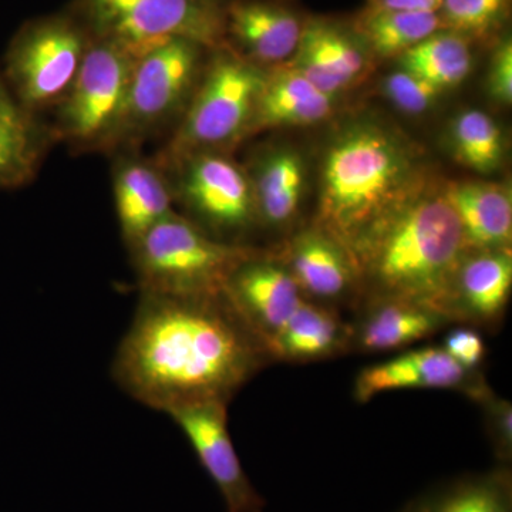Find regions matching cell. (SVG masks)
I'll return each instance as SVG.
<instances>
[{"instance_id": "2", "label": "cell", "mask_w": 512, "mask_h": 512, "mask_svg": "<svg viewBox=\"0 0 512 512\" xmlns=\"http://www.w3.org/2000/svg\"><path fill=\"white\" fill-rule=\"evenodd\" d=\"M427 184L416 147L403 134L375 120L350 121L323 154L313 225L352 256L376 225Z\"/></svg>"}, {"instance_id": "17", "label": "cell", "mask_w": 512, "mask_h": 512, "mask_svg": "<svg viewBox=\"0 0 512 512\" xmlns=\"http://www.w3.org/2000/svg\"><path fill=\"white\" fill-rule=\"evenodd\" d=\"M512 289L511 249L467 251L448 296L450 322L493 326L503 318Z\"/></svg>"}, {"instance_id": "5", "label": "cell", "mask_w": 512, "mask_h": 512, "mask_svg": "<svg viewBox=\"0 0 512 512\" xmlns=\"http://www.w3.org/2000/svg\"><path fill=\"white\" fill-rule=\"evenodd\" d=\"M127 251L140 292L210 296L258 249L218 241L174 211Z\"/></svg>"}, {"instance_id": "32", "label": "cell", "mask_w": 512, "mask_h": 512, "mask_svg": "<svg viewBox=\"0 0 512 512\" xmlns=\"http://www.w3.org/2000/svg\"><path fill=\"white\" fill-rule=\"evenodd\" d=\"M487 92L491 100L501 106L512 103V40L503 36L498 40L488 64Z\"/></svg>"}, {"instance_id": "1", "label": "cell", "mask_w": 512, "mask_h": 512, "mask_svg": "<svg viewBox=\"0 0 512 512\" xmlns=\"http://www.w3.org/2000/svg\"><path fill=\"white\" fill-rule=\"evenodd\" d=\"M268 362L264 343L225 293L140 292L111 376L131 399L168 414L192 403H228Z\"/></svg>"}, {"instance_id": "19", "label": "cell", "mask_w": 512, "mask_h": 512, "mask_svg": "<svg viewBox=\"0 0 512 512\" xmlns=\"http://www.w3.org/2000/svg\"><path fill=\"white\" fill-rule=\"evenodd\" d=\"M335 97L320 92L289 63L266 69L259 92L252 134L284 127H308L328 120Z\"/></svg>"}, {"instance_id": "7", "label": "cell", "mask_w": 512, "mask_h": 512, "mask_svg": "<svg viewBox=\"0 0 512 512\" xmlns=\"http://www.w3.org/2000/svg\"><path fill=\"white\" fill-rule=\"evenodd\" d=\"M210 52L191 40L171 39L138 57L111 154L140 151L151 138L168 130L173 133L200 83Z\"/></svg>"}, {"instance_id": "23", "label": "cell", "mask_w": 512, "mask_h": 512, "mask_svg": "<svg viewBox=\"0 0 512 512\" xmlns=\"http://www.w3.org/2000/svg\"><path fill=\"white\" fill-rule=\"evenodd\" d=\"M254 190L258 224L282 228L298 214L306 183L301 154L291 148H276L262 154L245 168Z\"/></svg>"}, {"instance_id": "4", "label": "cell", "mask_w": 512, "mask_h": 512, "mask_svg": "<svg viewBox=\"0 0 512 512\" xmlns=\"http://www.w3.org/2000/svg\"><path fill=\"white\" fill-rule=\"evenodd\" d=\"M265 72L231 47L211 50L183 119L154 160L167 163L201 151L229 153L252 136Z\"/></svg>"}, {"instance_id": "12", "label": "cell", "mask_w": 512, "mask_h": 512, "mask_svg": "<svg viewBox=\"0 0 512 512\" xmlns=\"http://www.w3.org/2000/svg\"><path fill=\"white\" fill-rule=\"evenodd\" d=\"M224 293L264 346L305 301L284 262L261 249L232 272Z\"/></svg>"}, {"instance_id": "24", "label": "cell", "mask_w": 512, "mask_h": 512, "mask_svg": "<svg viewBox=\"0 0 512 512\" xmlns=\"http://www.w3.org/2000/svg\"><path fill=\"white\" fill-rule=\"evenodd\" d=\"M50 140V128L20 106L0 82V185H20L35 177Z\"/></svg>"}, {"instance_id": "6", "label": "cell", "mask_w": 512, "mask_h": 512, "mask_svg": "<svg viewBox=\"0 0 512 512\" xmlns=\"http://www.w3.org/2000/svg\"><path fill=\"white\" fill-rule=\"evenodd\" d=\"M224 0H73L72 12L92 39L133 57L171 39L215 50L227 46Z\"/></svg>"}, {"instance_id": "26", "label": "cell", "mask_w": 512, "mask_h": 512, "mask_svg": "<svg viewBox=\"0 0 512 512\" xmlns=\"http://www.w3.org/2000/svg\"><path fill=\"white\" fill-rule=\"evenodd\" d=\"M441 29L440 13L370 8L357 16L352 28L373 59H399Z\"/></svg>"}, {"instance_id": "10", "label": "cell", "mask_w": 512, "mask_h": 512, "mask_svg": "<svg viewBox=\"0 0 512 512\" xmlns=\"http://www.w3.org/2000/svg\"><path fill=\"white\" fill-rule=\"evenodd\" d=\"M92 36L69 10L23 26L8 53V76L20 106L33 116L55 111L82 67Z\"/></svg>"}, {"instance_id": "16", "label": "cell", "mask_w": 512, "mask_h": 512, "mask_svg": "<svg viewBox=\"0 0 512 512\" xmlns=\"http://www.w3.org/2000/svg\"><path fill=\"white\" fill-rule=\"evenodd\" d=\"M114 208L126 248L175 210L173 192L163 168L140 151L114 154Z\"/></svg>"}, {"instance_id": "11", "label": "cell", "mask_w": 512, "mask_h": 512, "mask_svg": "<svg viewBox=\"0 0 512 512\" xmlns=\"http://www.w3.org/2000/svg\"><path fill=\"white\" fill-rule=\"evenodd\" d=\"M228 403L200 402L178 407L168 416L190 441L228 512H264L265 500L245 473L228 431Z\"/></svg>"}, {"instance_id": "25", "label": "cell", "mask_w": 512, "mask_h": 512, "mask_svg": "<svg viewBox=\"0 0 512 512\" xmlns=\"http://www.w3.org/2000/svg\"><path fill=\"white\" fill-rule=\"evenodd\" d=\"M402 512H512V476L501 466L468 474L421 494Z\"/></svg>"}, {"instance_id": "14", "label": "cell", "mask_w": 512, "mask_h": 512, "mask_svg": "<svg viewBox=\"0 0 512 512\" xmlns=\"http://www.w3.org/2000/svg\"><path fill=\"white\" fill-rule=\"evenodd\" d=\"M373 56L353 30L325 19L305 20L289 64L330 97L357 86L372 69Z\"/></svg>"}, {"instance_id": "27", "label": "cell", "mask_w": 512, "mask_h": 512, "mask_svg": "<svg viewBox=\"0 0 512 512\" xmlns=\"http://www.w3.org/2000/svg\"><path fill=\"white\" fill-rule=\"evenodd\" d=\"M397 62L400 69L416 74L446 92L460 86L473 69L471 40L441 29L407 50Z\"/></svg>"}, {"instance_id": "18", "label": "cell", "mask_w": 512, "mask_h": 512, "mask_svg": "<svg viewBox=\"0 0 512 512\" xmlns=\"http://www.w3.org/2000/svg\"><path fill=\"white\" fill-rule=\"evenodd\" d=\"M276 256L284 262L309 301H339L359 285L352 256L332 235L316 225L293 235Z\"/></svg>"}, {"instance_id": "22", "label": "cell", "mask_w": 512, "mask_h": 512, "mask_svg": "<svg viewBox=\"0 0 512 512\" xmlns=\"http://www.w3.org/2000/svg\"><path fill=\"white\" fill-rule=\"evenodd\" d=\"M447 323L446 315L419 303L370 302L366 315L352 328L350 345L363 353L394 352L430 338Z\"/></svg>"}, {"instance_id": "8", "label": "cell", "mask_w": 512, "mask_h": 512, "mask_svg": "<svg viewBox=\"0 0 512 512\" xmlns=\"http://www.w3.org/2000/svg\"><path fill=\"white\" fill-rule=\"evenodd\" d=\"M136 60L113 43L92 39L76 80L53 111V140L77 153H113Z\"/></svg>"}, {"instance_id": "3", "label": "cell", "mask_w": 512, "mask_h": 512, "mask_svg": "<svg viewBox=\"0 0 512 512\" xmlns=\"http://www.w3.org/2000/svg\"><path fill=\"white\" fill-rule=\"evenodd\" d=\"M466 252L460 222L443 188L427 184L376 225L352 259L369 303L413 302L446 315L454 275Z\"/></svg>"}, {"instance_id": "21", "label": "cell", "mask_w": 512, "mask_h": 512, "mask_svg": "<svg viewBox=\"0 0 512 512\" xmlns=\"http://www.w3.org/2000/svg\"><path fill=\"white\" fill-rule=\"evenodd\" d=\"M352 328L325 303L305 299L291 319L265 343L269 360L305 363L345 352Z\"/></svg>"}, {"instance_id": "31", "label": "cell", "mask_w": 512, "mask_h": 512, "mask_svg": "<svg viewBox=\"0 0 512 512\" xmlns=\"http://www.w3.org/2000/svg\"><path fill=\"white\" fill-rule=\"evenodd\" d=\"M485 410L488 437L493 444L495 456L507 466L512 458V407L508 400L495 396L493 392L480 400Z\"/></svg>"}, {"instance_id": "34", "label": "cell", "mask_w": 512, "mask_h": 512, "mask_svg": "<svg viewBox=\"0 0 512 512\" xmlns=\"http://www.w3.org/2000/svg\"><path fill=\"white\" fill-rule=\"evenodd\" d=\"M443 0H367L366 8L439 13Z\"/></svg>"}, {"instance_id": "28", "label": "cell", "mask_w": 512, "mask_h": 512, "mask_svg": "<svg viewBox=\"0 0 512 512\" xmlns=\"http://www.w3.org/2000/svg\"><path fill=\"white\" fill-rule=\"evenodd\" d=\"M454 160L481 175L500 171L505 160V138L497 121L483 110L460 111L450 124Z\"/></svg>"}, {"instance_id": "13", "label": "cell", "mask_w": 512, "mask_h": 512, "mask_svg": "<svg viewBox=\"0 0 512 512\" xmlns=\"http://www.w3.org/2000/svg\"><path fill=\"white\" fill-rule=\"evenodd\" d=\"M400 389L458 390L477 402L491 392L477 372L458 365L441 346H430L366 367L356 377L353 396L366 403L377 394Z\"/></svg>"}, {"instance_id": "20", "label": "cell", "mask_w": 512, "mask_h": 512, "mask_svg": "<svg viewBox=\"0 0 512 512\" xmlns=\"http://www.w3.org/2000/svg\"><path fill=\"white\" fill-rule=\"evenodd\" d=\"M443 194L456 212L467 251L511 249L510 185L461 181L444 185Z\"/></svg>"}, {"instance_id": "30", "label": "cell", "mask_w": 512, "mask_h": 512, "mask_svg": "<svg viewBox=\"0 0 512 512\" xmlns=\"http://www.w3.org/2000/svg\"><path fill=\"white\" fill-rule=\"evenodd\" d=\"M382 93L402 113L419 116L433 109L443 90L420 79L416 74L400 69L384 79Z\"/></svg>"}, {"instance_id": "29", "label": "cell", "mask_w": 512, "mask_h": 512, "mask_svg": "<svg viewBox=\"0 0 512 512\" xmlns=\"http://www.w3.org/2000/svg\"><path fill=\"white\" fill-rule=\"evenodd\" d=\"M510 5L511 0H443L439 13L444 29L473 42L503 28Z\"/></svg>"}, {"instance_id": "9", "label": "cell", "mask_w": 512, "mask_h": 512, "mask_svg": "<svg viewBox=\"0 0 512 512\" xmlns=\"http://www.w3.org/2000/svg\"><path fill=\"white\" fill-rule=\"evenodd\" d=\"M158 165L181 215L218 241L245 245L242 238L259 225L245 167L221 151L187 154Z\"/></svg>"}, {"instance_id": "15", "label": "cell", "mask_w": 512, "mask_h": 512, "mask_svg": "<svg viewBox=\"0 0 512 512\" xmlns=\"http://www.w3.org/2000/svg\"><path fill=\"white\" fill-rule=\"evenodd\" d=\"M303 25L293 10L269 0H231L225 6L227 46L262 69L292 59Z\"/></svg>"}, {"instance_id": "33", "label": "cell", "mask_w": 512, "mask_h": 512, "mask_svg": "<svg viewBox=\"0 0 512 512\" xmlns=\"http://www.w3.org/2000/svg\"><path fill=\"white\" fill-rule=\"evenodd\" d=\"M454 360L470 370L477 372L485 357V343L480 333L474 329L460 328L448 333L441 346Z\"/></svg>"}]
</instances>
